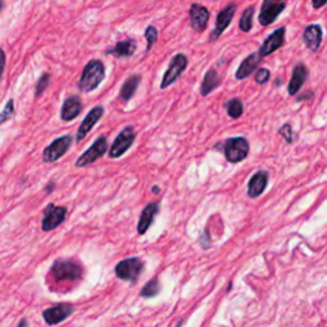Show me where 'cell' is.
<instances>
[{"label": "cell", "mask_w": 327, "mask_h": 327, "mask_svg": "<svg viewBox=\"0 0 327 327\" xmlns=\"http://www.w3.org/2000/svg\"><path fill=\"white\" fill-rule=\"evenodd\" d=\"M261 59H262V57L260 55V52H252L251 55H248V57L240 63L238 70L235 72L236 79L241 80L250 77V75L255 72L256 68L260 65Z\"/></svg>", "instance_id": "ac0fdd59"}, {"label": "cell", "mask_w": 327, "mask_h": 327, "mask_svg": "<svg viewBox=\"0 0 327 327\" xmlns=\"http://www.w3.org/2000/svg\"><path fill=\"white\" fill-rule=\"evenodd\" d=\"M73 312H74V307L72 304L60 303L45 309L42 312V317L49 326H55V324H59L63 321H65Z\"/></svg>", "instance_id": "30bf717a"}, {"label": "cell", "mask_w": 327, "mask_h": 327, "mask_svg": "<svg viewBox=\"0 0 327 327\" xmlns=\"http://www.w3.org/2000/svg\"><path fill=\"white\" fill-rule=\"evenodd\" d=\"M221 85V78L219 75V73L216 72V69L211 68L207 70V73L203 77V82L201 85V95L202 96H207L210 95L213 90L217 89Z\"/></svg>", "instance_id": "603a6c76"}, {"label": "cell", "mask_w": 327, "mask_h": 327, "mask_svg": "<svg viewBox=\"0 0 327 327\" xmlns=\"http://www.w3.org/2000/svg\"><path fill=\"white\" fill-rule=\"evenodd\" d=\"M82 109H84V104L80 101L79 96H77V95L69 96L63 102L62 109H60V119L63 122L74 120L82 113Z\"/></svg>", "instance_id": "9a60e30c"}, {"label": "cell", "mask_w": 327, "mask_h": 327, "mask_svg": "<svg viewBox=\"0 0 327 327\" xmlns=\"http://www.w3.org/2000/svg\"><path fill=\"white\" fill-rule=\"evenodd\" d=\"M54 187H55L54 182H49V183H47V187L45 188V192L50 193V190H51V192H52V190H54Z\"/></svg>", "instance_id": "e575fe53"}, {"label": "cell", "mask_w": 327, "mask_h": 327, "mask_svg": "<svg viewBox=\"0 0 327 327\" xmlns=\"http://www.w3.org/2000/svg\"><path fill=\"white\" fill-rule=\"evenodd\" d=\"M13 115H14V101L13 99H11L8 100L7 105L4 106L3 113H2V119H0V123L3 124V123H6L8 119H11Z\"/></svg>", "instance_id": "f546056e"}, {"label": "cell", "mask_w": 327, "mask_h": 327, "mask_svg": "<svg viewBox=\"0 0 327 327\" xmlns=\"http://www.w3.org/2000/svg\"><path fill=\"white\" fill-rule=\"evenodd\" d=\"M268 79H270V70L268 69H266V68H261V69H258L257 72H256V75H255L256 84L265 85Z\"/></svg>", "instance_id": "4dcf8cb0"}, {"label": "cell", "mask_w": 327, "mask_h": 327, "mask_svg": "<svg viewBox=\"0 0 327 327\" xmlns=\"http://www.w3.org/2000/svg\"><path fill=\"white\" fill-rule=\"evenodd\" d=\"M105 78V67L101 60L92 59L86 64L82 70L79 82H78V90L80 92H92L101 85Z\"/></svg>", "instance_id": "6da1fadb"}, {"label": "cell", "mask_w": 327, "mask_h": 327, "mask_svg": "<svg viewBox=\"0 0 327 327\" xmlns=\"http://www.w3.org/2000/svg\"><path fill=\"white\" fill-rule=\"evenodd\" d=\"M224 107H225L229 117L233 118V119H239V118L243 115V110H244L243 102H241L239 99H236V97L228 100V101L224 104Z\"/></svg>", "instance_id": "d4e9b609"}, {"label": "cell", "mask_w": 327, "mask_h": 327, "mask_svg": "<svg viewBox=\"0 0 327 327\" xmlns=\"http://www.w3.org/2000/svg\"><path fill=\"white\" fill-rule=\"evenodd\" d=\"M161 291V285L160 281H158L157 278L151 279L148 283L145 284V286L141 290V296L142 298H153V296L158 295Z\"/></svg>", "instance_id": "484cf974"}, {"label": "cell", "mask_w": 327, "mask_h": 327, "mask_svg": "<svg viewBox=\"0 0 327 327\" xmlns=\"http://www.w3.org/2000/svg\"><path fill=\"white\" fill-rule=\"evenodd\" d=\"M303 40L307 46H308L312 51H316L322 41L321 27L317 26V24H311V26L307 27L303 34Z\"/></svg>", "instance_id": "7402d4cb"}, {"label": "cell", "mask_w": 327, "mask_h": 327, "mask_svg": "<svg viewBox=\"0 0 327 327\" xmlns=\"http://www.w3.org/2000/svg\"><path fill=\"white\" fill-rule=\"evenodd\" d=\"M158 211H160V202H150L143 208L142 212H141V217L137 226V230L140 235H143V234L150 229L151 224L155 220Z\"/></svg>", "instance_id": "e0dca14e"}, {"label": "cell", "mask_w": 327, "mask_h": 327, "mask_svg": "<svg viewBox=\"0 0 327 327\" xmlns=\"http://www.w3.org/2000/svg\"><path fill=\"white\" fill-rule=\"evenodd\" d=\"M190 26L196 32H202L207 27L210 19V12L201 4H193L189 9Z\"/></svg>", "instance_id": "5bb4252c"}, {"label": "cell", "mask_w": 327, "mask_h": 327, "mask_svg": "<svg viewBox=\"0 0 327 327\" xmlns=\"http://www.w3.org/2000/svg\"><path fill=\"white\" fill-rule=\"evenodd\" d=\"M276 2H280V0H276Z\"/></svg>", "instance_id": "74e56055"}, {"label": "cell", "mask_w": 327, "mask_h": 327, "mask_svg": "<svg viewBox=\"0 0 327 327\" xmlns=\"http://www.w3.org/2000/svg\"><path fill=\"white\" fill-rule=\"evenodd\" d=\"M137 50V42L132 39L124 40V41L117 42L114 47L106 51L107 55H114L115 58H129Z\"/></svg>", "instance_id": "ffe728a7"}, {"label": "cell", "mask_w": 327, "mask_h": 327, "mask_svg": "<svg viewBox=\"0 0 327 327\" xmlns=\"http://www.w3.org/2000/svg\"><path fill=\"white\" fill-rule=\"evenodd\" d=\"M67 207L64 206H55L54 203H49L44 210V219L41 223V229L44 231H50L62 225L67 217Z\"/></svg>", "instance_id": "9c48e42d"}, {"label": "cell", "mask_w": 327, "mask_h": 327, "mask_svg": "<svg viewBox=\"0 0 327 327\" xmlns=\"http://www.w3.org/2000/svg\"><path fill=\"white\" fill-rule=\"evenodd\" d=\"M143 270H145V265H143L142 260L138 257H130L120 261L115 266V275L120 280L134 284L137 283L138 278Z\"/></svg>", "instance_id": "277c9868"}, {"label": "cell", "mask_w": 327, "mask_h": 327, "mask_svg": "<svg viewBox=\"0 0 327 327\" xmlns=\"http://www.w3.org/2000/svg\"><path fill=\"white\" fill-rule=\"evenodd\" d=\"M327 3V0H312V4H313L314 8H321L324 4Z\"/></svg>", "instance_id": "836d02e7"}, {"label": "cell", "mask_w": 327, "mask_h": 327, "mask_svg": "<svg viewBox=\"0 0 327 327\" xmlns=\"http://www.w3.org/2000/svg\"><path fill=\"white\" fill-rule=\"evenodd\" d=\"M284 39H285V29H284V27L274 31L272 34L263 41L262 46H261L260 51H258L261 57H268V55L272 54L274 51L280 49L284 44Z\"/></svg>", "instance_id": "2e32d148"}, {"label": "cell", "mask_w": 327, "mask_h": 327, "mask_svg": "<svg viewBox=\"0 0 327 327\" xmlns=\"http://www.w3.org/2000/svg\"><path fill=\"white\" fill-rule=\"evenodd\" d=\"M223 152L225 158L231 164H238L243 161L250 152V143L246 137L228 138L224 142Z\"/></svg>", "instance_id": "3957f363"}, {"label": "cell", "mask_w": 327, "mask_h": 327, "mask_svg": "<svg viewBox=\"0 0 327 327\" xmlns=\"http://www.w3.org/2000/svg\"><path fill=\"white\" fill-rule=\"evenodd\" d=\"M135 137H137V133H135V129L133 125H127L125 128H123V130L117 135L112 147H110V157L118 158L124 155L132 147L133 142L135 141Z\"/></svg>", "instance_id": "5b68a950"}, {"label": "cell", "mask_w": 327, "mask_h": 327, "mask_svg": "<svg viewBox=\"0 0 327 327\" xmlns=\"http://www.w3.org/2000/svg\"><path fill=\"white\" fill-rule=\"evenodd\" d=\"M279 133L285 138L286 142L291 143L293 142V130H291V127L289 124H284L283 127L279 129Z\"/></svg>", "instance_id": "1f68e13d"}, {"label": "cell", "mask_w": 327, "mask_h": 327, "mask_svg": "<svg viewBox=\"0 0 327 327\" xmlns=\"http://www.w3.org/2000/svg\"><path fill=\"white\" fill-rule=\"evenodd\" d=\"M141 84V75L133 74L125 79L123 84L122 89H120V99L124 102H128L133 96H134L135 91H137L138 86Z\"/></svg>", "instance_id": "cb8c5ba5"}, {"label": "cell", "mask_w": 327, "mask_h": 327, "mask_svg": "<svg viewBox=\"0 0 327 327\" xmlns=\"http://www.w3.org/2000/svg\"><path fill=\"white\" fill-rule=\"evenodd\" d=\"M152 192H153V193H158V192H160V188H158V187H153V188H152Z\"/></svg>", "instance_id": "8d00e7d4"}, {"label": "cell", "mask_w": 327, "mask_h": 327, "mask_svg": "<svg viewBox=\"0 0 327 327\" xmlns=\"http://www.w3.org/2000/svg\"><path fill=\"white\" fill-rule=\"evenodd\" d=\"M145 37L147 40V47H146V51H150L151 47L153 46L156 41H157L158 32L157 29L155 26H148L145 31Z\"/></svg>", "instance_id": "83f0119b"}, {"label": "cell", "mask_w": 327, "mask_h": 327, "mask_svg": "<svg viewBox=\"0 0 327 327\" xmlns=\"http://www.w3.org/2000/svg\"><path fill=\"white\" fill-rule=\"evenodd\" d=\"M18 326L19 327H21V326H29V322H27L26 319H22V321L18 322Z\"/></svg>", "instance_id": "d590c367"}, {"label": "cell", "mask_w": 327, "mask_h": 327, "mask_svg": "<svg viewBox=\"0 0 327 327\" xmlns=\"http://www.w3.org/2000/svg\"><path fill=\"white\" fill-rule=\"evenodd\" d=\"M73 143V137L70 134H64L62 137L52 141L49 146L44 150L42 153V160L46 164H52L59 160L62 156L68 152Z\"/></svg>", "instance_id": "8992f818"}, {"label": "cell", "mask_w": 327, "mask_h": 327, "mask_svg": "<svg viewBox=\"0 0 327 327\" xmlns=\"http://www.w3.org/2000/svg\"><path fill=\"white\" fill-rule=\"evenodd\" d=\"M50 84V75L47 73H44L41 77L39 78L36 85V90H35V97H40L45 92V90L49 87Z\"/></svg>", "instance_id": "f1b7e54d"}, {"label": "cell", "mask_w": 327, "mask_h": 327, "mask_svg": "<svg viewBox=\"0 0 327 327\" xmlns=\"http://www.w3.org/2000/svg\"><path fill=\"white\" fill-rule=\"evenodd\" d=\"M104 112H105V109H104V106H101V105L92 107V109L90 110L89 114L85 117V119L82 120L80 125L78 127L77 135H75V141H77L78 143L82 142V141L86 138V135L89 134L90 130H91L92 128L96 125V123L101 119Z\"/></svg>", "instance_id": "8fae6325"}, {"label": "cell", "mask_w": 327, "mask_h": 327, "mask_svg": "<svg viewBox=\"0 0 327 327\" xmlns=\"http://www.w3.org/2000/svg\"><path fill=\"white\" fill-rule=\"evenodd\" d=\"M235 12H236V4L230 3L217 14L215 29H213V31L211 32L210 35V41H216V40L223 35V32L225 31V30L229 27V24L231 23V19H233Z\"/></svg>", "instance_id": "7c38bea8"}, {"label": "cell", "mask_w": 327, "mask_h": 327, "mask_svg": "<svg viewBox=\"0 0 327 327\" xmlns=\"http://www.w3.org/2000/svg\"><path fill=\"white\" fill-rule=\"evenodd\" d=\"M268 182V173L265 170H260L251 178L248 183L247 193L251 198H256L263 193V190L267 187Z\"/></svg>", "instance_id": "d6986e66"}, {"label": "cell", "mask_w": 327, "mask_h": 327, "mask_svg": "<svg viewBox=\"0 0 327 327\" xmlns=\"http://www.w3.org/2000/svg\"><path fill=\"white\" fill-rule=\"evenodd\" d=\"M285 9V4L283 2H276V0H265L261 8L260 17L258 21L262 26H268L272 22H275V19L278 18L279 14Z\"/></svg>", "instance_id": "4fadbf2b"}, {"label": "cell", "mask_w": 327, "mask_h": 327, "mask_svg": "<svg viewBox=\"0 0 327 327\" xmlns=\"http://www.w3.org/2000/svg\"><path fill=\"white\" fill-rule=\"evenodd\" d=\"M253 14H255V8L253 7H248L241 14L240 19H239V29L243 32H250L251 29H252Z\"/></svg>", "instance_id": "4316f807"}, {"label": "cell", "mask_w": 327, "mask_h": 327, "mask_svg": "<svg viewBox=\"0 0 327 327\" xmlns=\"http://www.w3.org/2000/svg\"><path fill=\"white\" fill-rule=\"evenodd\" d=\"M84 270L70 260H57L50 268V275L59 281H74L82 278Z\"/></svg>", "instance_id": "7a4b0ae2"}, {"label": "cell", "mask_w": 327, "mask_h": 327, "mask_svg": "<svg viewBox=\"0 0 327 327\" xmlns=\"http://www.w3.org/2000/svg\"><path fill=\"white\" fill-rule=\"evenodd\" d=\"M107 151V138L101 135V137L97 138L94 142V145L89 148V150L85 151L82 155L78 157V160L75 161V168H85L90 164H94L95 161L99 160L100 157L106 153Z\"/></svg>", "instance_id": "ba28073f"}, {"label": "cell", "mask_w": 327, "mask_h": 327, "mask_svg": "<svg viewBox=\"0 0 327 327\" xmlns=\"http://www.w3.org/2000/svg\"><path fill=\"white\" fill-rule=\"evenodd\" d=\"M188 59L184 54H177L170 62L169 68L167 69L165 74H164L162 80H161L160 89H168L169 86H172L174 82H177L178 78L182 75V73L187 69Z\"/></svg>", "instance_id": "52a82bcc"}, {"label": "cell", "mask_w": 327, "mask_h": 327, "mask_svg": "<svg viewBox=\"0 0 327 327\" xmlns=\"http://www.w3.org/2000/svg\"><path fill=\"white\" fill-rule=\"evenodd\" d=\"M200 243H201V247H202L203 250H207V248H210L211 240H210V235H208L207 229H206V230L202 233V235H201Z\"/></svg>", "instance_id": "d6a6232c"}, {"label": "cell", "mask_w": 327, "mask_h": 327, "mask_svg": "<svg viewBox=\"0 0 327 327\" xmlns=\"http://www.w3.org/2000/svg\"><path fill=\"white\" fill-rule=\"evenodd\" d=\"M307 75H308V70H307L306 65H295V68H294L293 70V75H291L290 84H289L288 87L289 95H295L296 92L301 90V87L303 86L304 82H306Z\"/></svg>", "instance_id": "44dd1931"}]
</instances>
